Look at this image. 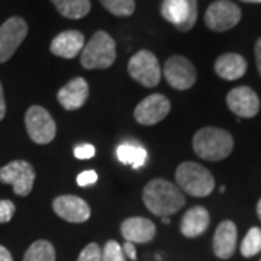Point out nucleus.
Returning <instances> with one entry per match:
<instances>
[{
	"label": "nucleus",
	"mask_w": 261,
	"mask_h": 261,
	"mask_svg": "<svg viewBox=\"0 0 261 261\" xmlns=\"http://www.w3.org/2000/svg\"><path fill=\"white\" fill-rule=\"evenodd\" d=\"M142 199L149 212L161 218L176 214L186 203L183 192L164 178H154L148 181L144 187Z\"/></svg>",
	"instance_id": "1"
},
{
	"label": "nucleus",
	"mask_w": 261,
	"mask_h": 261,
	"mask_svg": "<svg viewBox=\"0 0 261 261\" xmlns=\"http://www.w3.org/2000/svg\"><path fill=\"white\" fill-rule=\"evenodd\" d=\"M233 148L232 135L221 128H202L193 138V149L200 159L219 161L226 159Z\"/></svg>",
	"instance_id": "2"
},
{
	"label": "nucleus",
	"mask_w": 261,
	"mask_h": 261,
	"mask_svg": "<svg viewBox=\"0 0 261 261\" xmlns=\"http://www.w3.org/2000/svg\"><path fill=\"white\" fill-rule=\"evenodd\" d=\"M80 63L87 70L108 68L115 63L116 44L108 32L97 31L80 53Z\"/></svg>",
	"instance_id": "3"
},
{
	"label": "nucleus",
	"mask_w": 261,
	"mask_h": 261,
	"mask_svg": "<svg viewBox=\"0 0 261 261\" xmlns=\"http://www.w3.org/2000/svg\"><path fill=\"white\" fill-rule=\"evenodd\" d=\"M176 180L180 190L195 197H205L215 189V180L211 171L193 161H186L178 166Z\"/></svg>",
	"instance_id": "4"
},
{
	"label": "nucleus",
	"mask_w": 261,
	"mask_h": 261,
	"mask_svg": "<svg viewBox=\"0 0 261 261\" xmlns=\"http://www.w3.org/2000/svg\"><path fill=\"white\" fill-rule=\"evenodd\" d=\"M129 75L142 84L144 87H155L161 80V68L159 60L151 51L142 49L134 57H130L128 63Z\"/></svg>",
	"instance_id": "5"
},
{
	"label": "nucleus",
	"mask_w": 261,
	"mask_h": 261,
	"mask_svg": "<svg viewBox=\"0 0 261 261\" xmlns=\"http://www.w3.org/2000/svg\"><path fill=\"white\" fill-rule=\"evenodd\" d=\"M0 181L12 185L18 196H28L35 181V170L28 161L16 160L0 168Z\"/></svg>",
	"instance_id": "6"
},
{
	"label": "nucleus",
	"mask_w": 261,
	"mask_h": 261,
	"mask_svg": "<svg viewBox=\"0 0 261 261\" xmlns=\"http://www.w3.org/2000/svg\"><path fill=\"white\" fill-rule=\"evenodd\" d=\"M25 125L31 140L37 144H49L56 138L57 125L42 106H31L25 115Z\"/></svg>",
	"instance_id": "7"
},
{
	"label": "nucleus",
	"mask_w": 261,
	"mask_h": 261,
	"mask_svg": "<svg viewBox=\"0 0 261 261\" xmlns=\"http://www.w3.org/2000/svg\"><path fill=\"white\" fill-rule=\"evenodd\" d=\"M161 15L180 31H190L197 20V0H163Z\"/></svg>",
	"instance_id": "8"
},
{
	"label": "nucleus",
	"mask_w": 261,
	"mask_h": 261,
	"mask_svg": "<svg viewBox=\"0 0 261 261\" xmlns=\"http://www.w3.org/2000/svg\"><path fill=\"white\" fill-rule=\"evenodd\" d=\"M241 20V9L229 0H218L212 3L205 13L207 28L215 32H225L238 25Z\"/></svg>",
	"instance_id": "9"
},
{
	"label": "nucleus",
	"mask_w": 261,
	"mask_h": 261,
	"mask_svg": "<svg viewBox=\"0 0 261 261\" xmlns=\"http://www.w3.org/2000/svg\"><path fill=\"white\" fill-rule=\"evenodd\" d=\"M28 34L27 22L19 16L9 18L0 27V63H6L16 53Z\"/></svg>",
	"instance_id": "10"
},
{
	"label": "nucleus",
	"mask_w": 261,
	"mask_h": 261,
	"mask_svg": "<svg viewBox=\"0 0 261 261\" xmlns=\"http://www.w3.org/2000/svg\"><path fill=\"white\" fill-rule=\"evenodd\" d=\"M164 77L173 89L187 90L196 83V68L185 57H170L164 65Z\"/></svg>",
	"instance_id": "11"
},
{
	"label": "nucleus",
	"mask_w": 261,
	"mask_h": 261,
	"mask_svg": "<svg viewBox=\"0 0 261 261\" xmlns=\"http://www.w3.org/2000/svg\"><path fill=\"white\" fill-rule=\"evenodd\" d=\"M170 100L163 94L155 93L145 97L135 108V121L141 125H155L170 113Z\"/></svg>",
	"instance_id": "12"
},
{
	"label": "nucleus",
	"mask_w": 261,
	"mask_h": 261,
	"mask_svg": "<svg viewBox=\"0 0 261 261\" xmlns=\"http://www.w3.org/2000/svg\"><path fill=\"white\" fill-rule=\"evenodd\" d=\"M53 207L54 212L67 222L82 224L90 218V207L87 202L79 196H58L53 203Z\"/></svg>",
	"instance_id": "13"
},
{
	"label": "nucleus",
	"mask_w": 261,
	"mask_h": 261,
	"mask_svg": "<svg viewBox=\"0 0 261 261\" xmlns=\"http://www.w3.org/2000/svg\"><path fill=\"white\" fill-rule=\"evenodd\" d=\"M226 103L229 109L240 118H252L260 111L258 96L247 86L232 89L226 96Z\"/></svg>",
	"instance_id": "14"
},
{
	"label": "nucleus",
	"mask_w": 261,
	"mask_h": 261,
	"mask_svg": "<svg viewBox=\"0 0 261 261\" xmlns=\"http://www.w3.org/2000/svg\"><path fill=\"white\" fill-rule=\"evenodd\" d=\"M60 105L67 111L82 108L89 97V84L83 77H75L60 89L57 94Z\"/></svg>",
	"instance_id": "15"
},
{
	"label": "nucleus",
	"mask_w": 261,
	"mask_h": 261,
	"mask_svg": "<svg viewBox=\"0 0 261 261\" xmlns=\"http://www.w3.org/2000/svg\"><path fill=\"white\" fill-rule=\"evenodd\" d=\"M121 232L126 243L145 244L155 237V225L147 218L134 216L123 221Z\"/></svg>",
	"instance_id": "16"
},
{
	"label": "nucleus",
	"mask_w": 261,
	"mask_h": 261,
	"mask_svg": "<svg viewBox=\"0 0 261 261\" xmlns=\"http://www.w3.org/2000/svg\"><path fill=\"white\" fill-rule=\"evenodd\" d=\"M84 47V37L79 31H65L58 34L51 42V53L61 58H74L77 57Z\"/></svg>",
	"instance_id": "17"
},
{
	"label": "nucleus",
	"mask_w": 261,
	"mask_h": 261,
	"mask_svg": "<svg viewBox=\"0 0 261 261\" xmlns=\"http://www.w3.org/2000/svg\"><path fill=\"white\" fill-rule=\"evenodd\" d=\"M237 248V226L232 221H224L216 228L214 237V252L218 258H231Z\"/></svg>",
	"instance_id": "18"
},
{
	"label": "nucleus",
	"mask_w": 261,
	"mask_h": 261,
	"mask_svg": "<svg viewBox=\"0 0 261 261\" xmlns=\"http://www.w3.org/2000/svg\"><path fill=\"white\" fill-rule=\"evenodd\" d=\"M209 222H211L209 212L202 206H195L189 209L183 216L180 231L187 238H195L205 232L209 226Z\"/></svg>",
	"instance_id": "19"
},
{
	"label": "nucleus",
	"mask_w": 261,
	"mask_h": 261,
	"mask_svg": "<svg viewBox=\"0 0 261 261\" xmlns=\"http://www.w3.org/2000/svg\"><path fill=\"white\" fill-rule=\"evenodd\" d=\"M215 71L225 80H238L247 71V61L240 54L228 53L216 60Z\"/></svg>",
	"instance_id": "20"
},
{
	"label": "nucleus",
	"mask_w": 261,
	"mask_h": 261,
	"mask_svg": "<svg viewBox=\"0 0 261 261\" xmlns=\"http://www.w3.org/2000/svg\"><path fill=\"white\" fill-rule=\"evenodd\" d=\"M116 157L122 164H130L134 168H140L145 164L148 154L144 147L132 142H125L116 148Z\"/></svg>",
	"instance_id": "21"
},
{
	"label": "nucleus",
	"mask_w": 261,
	"mask_h": 261,
	"mask_svg": "<svg viewBox=\"0 0 261 261\" xmlns=\"http://www.w3.org/2000/svg\"><path fill=\"white\" fill-rule=\"evenodd\" d=\"M57 10L68 19H82L90 12V0H51Z\"/></svg>",
	"instance_id": "22"
},
{
	"label": "nucleus",
	"mask_w": 261,
	"mask_h": 261,
	"mask_svg": "<svg viewBox=\"0 0 261 261\" xmlns=\"http://www.w3.org/2000/svg\"><path fill=\"white\" fill-rule=\"evenodd\" d=\"M23 261H56V250L51 243L39 240L27 250Z\"/></svg>",
	"instance_id": "23"
},
{
	"label": "nucleus",
	"mask_w": 261,
	"mask_h": 261,
	"mask_svg": "<svg viewBox=\"0 0 261 261\" xmlns=\"http://www.w3.org/2000/svg\"><path fill=\"white\" fill-rule=\"evenodd\" d=\"M261 251V229L254 226L251 228L245 238L241 243V254L244 257L250 258V257H254L255 254H258Z\"/></svg>",
	"instance_id": "24"
},
{
	"label": "nucleus",
	"mask_w": 261,
	"mask_h": 261,
	"mask_svg": "<svg viewBox=\"0 0 261 261\" xmlns=\"http://www.w3.org/2000/svg\"><path fill=\"white\" fill-rule=\"evenodd\" d=\"M100 3L115 16H130L135 10L134 0H100Z\"/></svg>",
	"instance_id": "25"
},
{
	"label": "nucleus",
	"mask_w": 261,
	"mask_h": 261,
	"mask_svg": "<svg viewBox=\"0 0 261 261\" xmlns=\"http://www.w3.org/2000/svg\"><path fill=\"white\" fill-rule=\"evenodd\" d=\"M100 261H125L123 250L116 241H108L102 250Z\"/></svg>",
	"instance_id": "26"
},
{
	"label": "nucleus",
	"mask_w": 261,
	"mask_h": 261,
	"mask_svg": "<svg viewBox=\"0 0 261 261\" xmlns=\"http://www.w3.org/2000/svg\"><path fill=\"white\" fill-rule=\"evenodd\" d=\"M102 257V250L96 243L89 244L83 251L80 252L77 261H100Z\"/></svg>",
	"instance_id": "27"
},
{
	"label": "nucleus",
	"mask_w": 261,
	"mask_h": 261,
	"mask_svg": "<svg viewBox=\"0 0 261 261\" xmlns=\"http://www.w3.org/2000/svg\"><path fill=\"white\" fill-rule=\"evenodd\" d=\"M15 211H16V207L13 205V202L0 199V224L9 222L12 216L15 215Z\"/></svg>",
	"instance_id": "28"
},
{
	"label": "nucleus",
	"mask_w": 261,
	"mask_h": 261,
	"mask_svg": "<svg viewBox=\"0 0 261 261\" xmlns=\"http://www.w3.org/2000/svg\"><path fill=\"white\" fill-rule=\"evenodd\" d=\"M96 149L92 144H80L74 148V155L79 160H89L94 157Z\"/></svg>",
	"instance_id": "29"
},
{
	"label": "nucleus",
	"mask_w": 261,
	"mask_h": 261,
	"mask_svg": "<svg viewBox=\"0 0 261 261\" xmlns=\"http://www.w3.org/2000/svg\"><path fill=\"white\" fill-rule=\"evenodd\" d=\"M96 181H97V173L94 170H87L77 176V185L82 187L94 185Z\"/></svg>",
	"instance_id": "30"
},
{
	"label": "nucleus",
	"mask_w": 261,
	"mask_h": 261,
	"mask_svg": "<svg viewBox=\"0 0 261 261\" xmlns=\"http://www.w3.org/2000/svg\"><path fill=\"white\" fill-rule=\"evenodd\" d=\"M123 252L129 257L130 260H137V251H135V247H134V244L132 243H126L125 245H123Z\"/></svg>",
	"instance_id": "31"
},
{
	"label": "nucleus",
	"mask_w": 261,
	"mask_h": 261,
	"mask_svg": "<svg viewBox=\"0 0 261 261\" xmlns=\"http://www.w3.org/2000/svg\"><path fill=\"white\" fill-rule=\"evenodd\" d=\"M6 115V102H5V94H3V87L0 83V121L5 118Z\"/></svg>",
	"instance_id": "32"
},
{
	"label": "nucleus",
	"mask_w": 261,
	"mask_h": 261,
	"mask_svg": "<svg viewBox=\"0 0 261 261\" xmlns=\"http://www.w3.org/2000/svg\"><path fill=\"white\" fill-rule=\"evenodd\" d=\"M255 61H257L258 73L261 75V38L257 41V44H255Z\"/></svg>",
	"instance_id": "33"
},
{
	"label": "nucleus",
	"mask_w": 261,
	"mask_h": 261,
	"mask_svg": "<svg viewBox=\"0 0 261 261\" xmlns=\"http://www.w3.org/2000/svg\"><path fill=\"white\" fill-rule=\"evenodd\" d=\"M0 261H13L12 260V254L9 252L8 248L0 245Z\"/></svg>",
	"instance_id": "34"
},
{
	"label": "nucleus",
	"mask_w": 261,
	"mask_h": 261,
	"mask_svg": "<svg viewBox=\"0 0 261 261\" xmlns=\"http://www.w3.org/2000/svg\"><path fill=\"white\" fill-rule=\"evenodd\" d=\"M257 215H258V218H260L261 221V199L260 202H258V205H257Z\"/></svg>",
	"instance_id": "35"
},
{
	"label": "nucleus",
	"mask_w": 261,
	"mask_h": 261,
	"mask_svg": "<svg viewBox=\"0 0 261 261\" xmlns=\"http://www.w3.org/2000/svg\"><path fill=\"white\" fill-rule=\"evenodd\" d=\"M241 2H245V3H261V0H241Z\"/></svg>",
	"instance_id": "36"
}]
</instances>
